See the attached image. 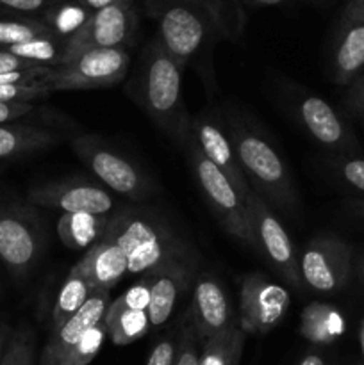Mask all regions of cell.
<instances>
[{"instance_id": "cell-1", "label": "cell", "mask_w": 364, "mask_h": 365, "mask_svg": "<svg viewBox=\"0 0 364 365\" xmlns=\"http://www.w3.org/2000/svg\"><path fill=\"white\" fill-rule=\"evenodd\" d=\"M125 89L143 113L184 148L191 135V116L182 95V70L157 38L146 43Z\"/></svg>"}, {"instance_id": "cell-2", "label": "cell", "mask_w": 364, "mask_h": 365, "mask_svg": "<svg viewBox=\"0 0 364 365\" xmlns=\"http://www.w3.org/2000/svg\"><path fill=\"white\" fill-rule=\"evenodd\" d=\"M103 241L116 245L128 260V273L145 274L168 260H189L188 246L170 227L138 209H123L113 214Z\"/></svg>"}, {"instance_id": "cell-3", "label": "cell", "mask_w": 364, "mask_h": 365, "mask_svg": "<svg viewBox=\"0 0 364 365\" xmlns=\"http://www.w3.org/2000/svg\"><path fill=\"white\" fill-rule=\"evenodd\" d=\"M145 6L157 21V39L182 71L221 38L213 16L195 0H146Z\"/></svg>"}, {"instance_id": "cell-4", "label": "cell", "mask_w": 364, "mask_h": 365, "mask_svg": "<svg viewBox=\"0 0 364 365\" xmlns=\"http://www.w3.org/2000/svg\"><path fill=\"white\" fill-rule=\"evenodd\" d=\"M231 145L248 184L256 187L261 198L284 210L296 207V191L291 175L273 146L250 128L234 125L231 128Z\"/></svg>"}, {"instance_id": "cell-5", "label": "cell", "mask_w": 364, "mask_h": 365, "mask_svg": "<svg viewBox=\"0 0 364 365\" xmlns=\"http://www.w3.org/2000/svg\"><path fill=\"white\" fill-rule=\"evenodd\" d=\"M189 163H191L193 173L198 180L200 189L206 196L207 203L213 209L214 216L221 223V227L234 235L239 241L253 246L252 230L248 223V212H246V202L241 192L234 187L231 180L200 152L195 139L189 135L186 143Z\"/></svg>"}, {"instance_id": "cell-6", "label": "cell", "mask_w": 364, "mask_h": 365, "mask_svg": "<svg viewBox=\"0 0 364 365\" xmlns=\"http://www.w3.org/2000/svg\"><path fill=\"white\" fill-rule=\"evenodd\" d=\"M75 155L93 171L96 178L123 198L145 202L152 196L153 185L141 170L123 155L114 152L98 135L82 134L70 141Z\"/></svg>"}, {"instance_id": "cell-7", "label": "cell", "mask_w": 364, "mask_h": 365, "mask_svg": "<svg viewBox=\"0 0 364 365\" xmlns=\"http://www.w3.org/2000/svg\"><path fill=\"white\" fill-rule=\"evenodd\" d=\"M131 70V53L127 48L86 50L70 63L52 68L43 82L52 91L77 89H106L125 81Z\"/></svg>"}, {"instance_id": "cell-8", "label": "cell", "mask_w": 364, "mask_h": 365, "mask_svg": "<svg viewBox=\"0 0 364 365\" xmlns=\"http://www.w3.org/2000/svg\"><path fill=\"white\" fill-rule=\"evenodd\" d=\"M45 235L39 217L31 207L0 205V260L14 278L34 269L43 255Z\"/></svg>"}, {"instance_id": "cell-9", "label": "cell", "mask_w": 364, "mask_h": 365, "mask_svg": "<svg viewBox=\"0 0 364 365\" xmlns=\"http://www.w3.org/2000/svg\"><path fill=\"white\" fill-rule=\"evenodd\" d=\"M136 29L138 14L134 0H116L111 6L95 11L81 31L64 39L61 64L70 63L86 50L127 48L134 41Z\"/></svg>"}, {"instance_id": "cell-10", "label": "cell", "mask_w": 364, "mask_h": 365, "mask_svg": "<svg viewBox=\"0 0 364 365\" xmlns=\"http://www.w3.org/2000/svg\"><path fill=\"white\" fill-rule=\"evenodd\" d=\"M245 202L253 248L263 253L264 259L280 274L282 280H285L293 287L302 289L303 280L300 273V260L285 228L271 212L266 200L261 198L256 191L250 192Z\"/></svg>"}, {"instance_id": "cell-11", "label": "cell", "mask_w": 364, "mask_h": 365, "mask_svg": "<svg viewBox=\"0 0 364 365\" xmlns=\"http://www.w3.org/2000/svg\"><path fill=\"white\" fill-rule=\"evenodd\" d=\"M291 296L288 289L268 280L263 273H248L239 287L238 323L245 334H268L288 314Z\"/></svg>"}, {"instance_id": "cell-12", "label": "cell", "mask_w": 364, "mask_h": 365, "mask_svg": "<svg viewBox=\"0 0 364 365\" xmlns=\"http://www.w3.org/2000/svg\"><path fill=\"white\" fill-rule=\"evenodd\" d=\"M352 248L335 235H321L307 242L300 259L303 284L313 291L330 294L348 284Z\"/></svg>"}, {"instance_id": "cell-13", "label": "cell", "mask_w": 364, "mask_h": 365, "mask_svg": "<svg viewBox=\"0 0 364 365\" xmlns=\"http://www.w3.org/2000/svg\"><path fill=\"white\" fill-rule=\"evenodd\" d=\"M27 200L31 205L59 210L63 214L89 212L109 216L114 207V200L109 191H106L96 182L82 177L63 178V180L36 185L27 192Z\"/></svg>"}, {"instance_id": "cell-14", "label": "cell", "mask_w": 364, "mask_h": 365, "mask_svg": "<svg viewBox=\"0 0 364 365\" xmlns=\"http://www.w3.org/2000/svg\"><path fill=\"white\" fill-rule=\"evenodd\" d=\"M364 71V0H346L332 41V77L348 86Z\"/></svg>"}, {"instance_id": "cell-15", "label": "cell", "mask_w": 364, "mask_h": 365, "mask_svg": "<svg viewBox=\"0 0 364 365\" xmlns=\"http://www.w3.org/2000/svg\"><path fill=\"white\" fill-rule=\"evenodd\" d=\"M150 291V327H163L173 314L181 296L193 282V266L189 260H168L163 266L141 274Z\"/></svg>"}, {"instance_id": "cell-16", "label": "cell", "mask_w": 364, "mask_h": 365, "mask_svg": "<svg viewBox=\"0 0 364 365\" xmlns=\"http://www.w3.org/2000/svg\"><path fill=\"white\" fill-rule=\"evenodd\" d=\"M296 114L305 130L325 148L339 153H352L359 150V143L346 121L330 103L320 96H303Z\"/></svg>"}, {"instance_id": "cell-17", "label": "cell", "mask_w": 364, "mask_h": 365, "mask_svg": "<svg viewBox=\"0 0 364 365\" xmlns=\"http://www.w3.org/2000/svg\"><path fill=\"white\" fill-rule=\"evenodd\" d=\"M186 316L195 328L196 337L202 341H207L236 321L223 285L211 274H202L196 280Z\"/></svg>"}, {"instance_id": "cell-18", "label": "cell", "mask_w": 364, "mask_h": 365, "mask_svg": "<svg viewBox=\"0 0 364 365\" xmlns=\"http://www.w3.org/2000/svg\"><path fill=\"white\" fill-rule=\"evenodd\" d=\"M109 303V291H93L88 302L70 319L64 321L57 330L52 331L45 348V355H43V365H61L68 351L103 319Z\"/></svg>"}, {"instance_id": "cell-19", "label": "cell", "mask_w": 364, "mask_h": 365, "mask_svg": "<svg viewBox=\"0 0 364 365\" xmlns=\"http://www.w3.org/2000/svg\"><path fill=\"white\" fill-rule=\"evenodd\" d=\"M191 138L195 139L200 152L234 184V187L246 200L252 189H250L248 180H246L245 173L239 166L231 139L220 130V127L206 114L191 116Z\"/></svg>"}, {"instance_id": "cell-20", "label": "cell", "mask_w": 364, "mask_h": 365, "mask_svg": "<svg viewBox=\"0 0 364 365\" xmlns=\"http://www.w3.org/2000/svg\"><path fill=\"white\" fill-rule=\"evenodd\" d=\"M77 269L89 282L93 291H109L128 273V260L116 245L98 241L79 259Z\"/></svg>"}, {"instance_id": "cell-21", "label": "cell", "mask_w": 364, "mask_h": 365, "mask_svg": "<svg viewBox=\"0 0 364 365\" xmlns=\"http://www.w3.org/2000/svg\"><path fill=\"white\" fill-rule=\"evenodd\" d=\"M59 143V135L46 127L29 123L0 125V159L29 155Z\"/></svg>"}, {"instance_id": "cell-22", "label": "cell", "mask_w": 364, "mask_h": 365, "mask_svg": "<svg viewBox=\"0 0 364 365\" xmlns=\"http://www.w3.org/2000/svg\"><path fill=\"white\" fill-rule=\"evenodd\" d=\"M103 327L114 344H131L148 331V314L146 310L132 307L120 296L107 307L103 314Z\"/></svg>"}, {"instance_id": "cell-23", "label": "cell", "mask_w": 364, "mask_h": 365, "mask_svg": "<svg viewBox=\"0 0 364 365\" xmlns=\"http://www.w3.org/2000/svg\"><path fill=\"white\" fill-rule=\"evenodd\" d=\"M345 316L330 303L314 302L302 310L300 330L305 339L316 344H330L345 331Z\"/></svg>"}, {"instance_id": "cell-24", "label": "cell", "mask_w": 364, "mask_h": 365, "mask_svg": "<svg viewBox=\"0 0 364 365\" xmlns=\"http://www.w3.org/2000/svg\"><path fill=\"white\" fill-rule=\"evenodd\" d=\"M107 223H109V216H98V214L89 212L63 214L57 221L56 232L57 237L66 248H91L93 245L102 241Z\"/></svg>"}, {"instance_id": "cell-25", "label": "cell", "mask_w": 364, "mask_h": 365, "mask_svg": "<svg viewBox=\"0 0 364 365\" xmlns=\"http://www.w3.org/2000/svg\"><path fill=\"white\" fill-rule=\"evenodd\" d=\"M93 289L89 282L71 267L68 277L64 278L63 287L57 294L56 305H54L52 314H50V330H57L66 319H70L91 296Z\"/></svg>"}, {"instance_id": "cell-26", "label": "cell", "mask_w": 364, "mask_h": 365, "mask_svg": "<svg viewBox=\"0 0 364 365\" xmlns=\"http://www.w3.org/2000/svg\"><path fill=\"white\" fill-rule=\"evenodd\" d=\"M93 11H89L81 0H57L43 13L41 20L61 41L68 39L82 29L89 20Z\"/></svg>"}, {"instance_id": "cell-27", "label": "cell", "mask_w": 364, "mask_h": 365, "mask_svg": "<svg viewBox=\"0 0 364 365\" xmlns=\"http://www.w3.org/2000/svg\"><path fill=\"white\" fill-rule=\"evenodd\" d=\"M243 341H245V331L241 330L238 321H234L216 335L207 339L200 365H234L241 351Z\"/></svg>"}, {"instance_id": "cell-28", "label": "cell", "mask_w": 364, "mask_h": 365, "mask_svg": "<svg viewBox=\"0 0 364 365\" xmlns=\"http://www.w3.org/2000/svg\"><path fill=\"white\" fill-rule=\"evenodd\" d=\"M195 2L213 16L221 38L232 41L241 38L246 20L241 0H195Z\"/></svg>"}, {"instance_id": "cell-29", "label": "cell", "mask_w": 364, "mask_h": 365, "mask_svg": "<svg viewBox=\"0 0 364 365\" xmlns=\"http://www.w3.org/2000/svg\"><path fill=\"white\" fill-rule=\"evenodd\" d=\"M54 32L39 18L0 16V48L21 45L38 38H50Z\"/></svg>"}, {"instance_id": "cell-30", "label": "cell", "mask_w": 364, "mask_h": 365, "mask_svg": "<svg viewBox=\"0 0 364 365\" xmlns=\"http://www.w3.org/2000/svg\"><path fill=\"white\" fill-rule=\"evenodd\" d=\"M63 45L64 41H61V39L56 38V36H50V38L32 39V41L9 46V48H4V50L11 52L13 56L20 57V59L29 61V63L32 64H38V66L56 68L61 64V57H63Z\"/></svg>"}, {"instance_id": "cell-31", "label": "cell", "mask_w": 364, "mask_h": 365, "mask_svg": "<svg viewBox=\"0 0 364 365\" xmlns=\"http://www.w3.org/2000/svg\"><path fill=\"white\" fill-rule=\"evenodd\" d=\"M107 331L103 327V319L100 321L96 327H93L74 348L68 351V355L64 356L61 365H84L88 364L93 356L98 353V349L102 348V342L106 339Z\"/></svg>"}, {"instance_id": "cell-32", "label": "cell", "mask_w": 364, "mask_h": 365, "mask_svg": "<svg viewBox=\"0 0 364 365\" xmlns=\"http://www.w3.org/2000/svg\"><path fill=\"white\" fill-rule=\"evenodd\" d=\"M52 93V88L46 86L43 78L31 84H7L0 86V102L34 103L36 100H45Z\"/></svg>"}, {"instance_id": "cell-33", "label": "cell", "mask_w": 364, "mask_h": 365, "mask_svg": "<svg viewBox=\"0 0 364 365\" xmlns=\"http://www.w3.org/2000/svg\"><path fill=\"white\" fill-rule=\"evenodd\" d=\"M32 356V334L29 328H20L11 335L7 351L0 365H29Z\"/></svg>"}, {"instance_id": "cell-34", "label": "cell", "mask_w": 364, "mask_h": 365, "mask_svg": "<svg viewBox=\"0 0 364 365\" xmlns=\"http://www.w3.org/2000/svg\"><path fill=\"white\" fill-rule=\"evenodd\" d=\"M332 168L346 185L364 195V159H355V157L335 159Z\"/></svg>"}, {"instance_id": "cell-35", "label": "cell", "mask_w": 364, "mask_h": 365, "mask_svg": "<svg viewBox=\"0 0 364 365\" xmlns=\"http://www.w3.org/2000/svg\"><path fill=\"white\" fill-rule=\"evenodd\" d=\"M173 365H200V356L196 351V334L193 324L189 323L188 316H184L181 346H178V355H175Z\"/></svg>"}, {"instance_id": "cell-36", "label": "cell", "mask_w": 364, "mask_h": 365, "mask_svg": "<svg viewBox=\"0 0 364 365\" xmlns=\"http://www.w3.org/2000/svg\"><path fill=\"white\" fill-rule=\"evenodd\" d=\"M54 2L57 0H0V13L14 14V16L43 14Z\"/></svg>"}, {"instance_id": "cell-37", "label": "cell", "mask_w": 364, "mask_h": 365, "mask_svg": "<svg viewBox=\"0 0 364 365\" xmlns=\"http://www.w3.org/2000/svg\"><path fill=\"white\" fill-rule=\"evenodd\" d=\"M345 107L352 116L364 121V71L346 86Z\"/></svg>"}, {"instance_id": "cell-38", "label": "cell", "mask_w": 364, "mask_h": 365, "mask_svg": "<svg viewBox=\"0 0 364 365\" xmlns=\"http://www.w3.org/2000/svg\"><path fill=\"white\" fill-rule=\"evenodd\" d=\"M175 364V346L171 339H163L153 346L150 351L146 365H173Z\"/></svg>"}, {"instance_id": "cell-39", "label": "cell", "mask_w": 364, "mask_h": 365, "mask_svg": "<svg viewBox=\"0 0 364 365\" xmlns=\"http://www.w3.org/2000/svg\"><path fill=\"white\" fill-rule=\"evenodd\" d=\"M34 110V103H7L0 102V125L14 123L20 118L29 116Z\"/></svg>"}, {"instance_id": "cell-40", "label": "cell", "mask_w": 364, "mask_h": 365, "mask_svg": "<svg viewBox=\"0 0 364 365\" xmlns=\"http://www.w3.org/2000/svg\"><path fill=\"white\" fill-rule=\"evenodd\" d=\"M31 68H38V64H32L29 61L20 59V57L13 56L7 50L0 48V75L11 73V71H21V70H31Z\"/></svg>"}, {"instance_id": "cell-41", "label": "cell", "mask_w": 364, "mask_h": 365, "mask_svg": "<svg viewBox=\"0 0 364 365\" xmlns=\"http://www.w3.org/2000/svg\"><path fill=\"white\" fill-rule=\"evenodd\" d=\"M11 339V328L7 327V324H0V364H2V359H4V348H6V344L9 342Z\"/></svg>"}, {"instance_id": "cell-42", "label": "cell", "mask_w": 364, "mask_h": 365, "mask_svg": "<svg viewBox=\"0 0 364 365\" xmlns=\"http://www.w3.org/2000/svg\"><path fill=\"white\" fill-rule=\"evenodd\" d=\"M81 2L84 4L89 11H93V13H95V11L111 6V4H114L116 0H81Z\"/></svg>"}, {"instance_id": "cell-43", "label": "cell", "mask_w": 364, "mask_h": 365, "mask_svg": "<svg viewBox=\"0 0 364 365\" xmlns=\"http://www.w3.org/2000/svg\"><path fill=\"white\" fill-rule=\"evenodd\" d=\"M241 2L252 7H266V6H277V4L284 2V0H241Z\"/></svg>"}, {"instance_id": "cell-44", "label": "cell", "mask_w": 364, "mask_h": 365, "mask_svg": "<svg viewBox=\"0 0 364 365\" xmlns=\"http://www.w3.org/2000/svg\"><path fill=\"white\" fill-rule=\"evenodd\" d=\"M350 207H352V210L357 216H360L364 220V200H353V202L350 203Z\"/></svg>"}, {"instance_id": "cell-45", "label": "cell", "mask_w": 364, "mask_h": 365, "mask_svg": "<svg viewBox=\"0 0 364 365\" xmlns=\"http://www.w3.org/2000/svg\"><path fill=\"white\" fill-rule=\"evenodd\" d=\"M300 365H325V362H323V359H321V356L309 355V356H305L302 362H300Z\"/></svg>"}, {"instance_id": "cell-46", "label": "cell", "mask_w": 364, "mask_h": 365, "mask_svg": "<svg viewBox=\"0 0 364 365\" xmlns=\"http://www.w3.org/2000/svg\"><path fill=\"white\" fill-rule=\"evenodd\" d=\"M359 341H360V348H363V353H364V319H363V323H360V330H359Z\"/></svg>"}]
</instances>
